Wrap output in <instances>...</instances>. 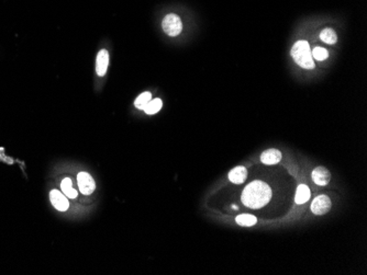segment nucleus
Here are the masks:
<instances>
[{
    "mask_svg": "<svg viewBox=\"0 0 367 275\" xmlns=\"http://www.w3.org/2000/svg\"><path fill=\"white\" fill-rule=\"evenodd\" d=\"M242 203L245 206L258 210L266 205L272 198V190L262 181H253L245 186L242 193Z\"/></svg>",
    "mask_w": 367,
    "mask_h": 275,
    "instance_id": "f257e3e1",
    "label": "nucleus"
},
{
    "mask_svg": "<svg viewBox=\"0 0 367 275\" xmlns=\"http://www.w3.org/2000/svg\"><path fill=\"white\" fill-rule=\"evenodd\" d=\"M291 56L300 67L304 69H312L315 67L310 45L306 41H298L295 43L293 50H291Z\"/></svg>",
    "mask_w": 367,
    "mask_h": 275,
    "instance_id": "f03ea898",
    "label": "nucleus"
},
{
    "mask_svg": "<svg viewBox=\"0 0 367 275\" xmlns=\"http://www.w3.org/2000/svg\"><path fill=\"white\" fill-rule=\"evenodd\" d=\"M162 26L164 32L169 35V37H177L183 30L182 20H180V18L177 15H175V13L167 15L164 18V20H163Z\"/></svg>",
    "mask_w": 367,
    "mask_h": 275,
    "instance_id": "7ed1b4c3",
    "label": "nucleus"
},
{
    "mask_svg": "<svg viewBox=\"0 0 367 275\" xmlns=\"http://www.w3.org/2000/svg\"><path fill=\"white\" fill-rule=\"evenodd\" d=\"M77 182L79 186V191L85 195H90L96 189L95 180L87 172H81L77 176Z\"/></svg>",
    "mask_w": 367,
    "mask_h": 275,
    "instance_id": "20e7f679",
    "label": "nucleus"
},
{
    "mask_svg": "<svg viewBox=\"0 0 367 275\" xmlns=\"http://www.w3.org/2000/svg\"><path fill=\"white\" fill-rule=\"evenodd\" d=\"M331 201L326 195H319L311 204V211L316 215H324L330 211Z\"/></svg>",
    "mask_w": 367,
    "mask_h": 275,
    "instance_id": "39448f33",
    "label": "nucleus"
},
{
    "mask_svg": "<svg viewBox=\"0 0 367 275\" xmlns=\"http://www.w3.org/2000/svg\"><path fill=\"white\" fill-rule=\"evenodd\" d=\"M50 199H51V203L53 204V206H54L57 211L65 212L68 210L69 203H68L67 196H66L64 193L62 194V192H60V191L52 190L50 192Z\"/></svg>",
    "mask_w": 367,
    "mask_h": 275,
    "instance_id": "423d86ee",
    "label": "nucleus"
},
{
    "mask_svg": "<svg viewBox=\"0 0 367 275\" xmlns=\"http://www.w3.org/2000/svg\"><path fill=\"white\" fill-rule=\"evenodd\" d=\"M96 70H97V75L100 77H104L106 73H107L108 69V64H109V53L107 50H101L98 55H97V59H96Z\"/></svg>",
    "mask_w": 367,
    "mask_h": 275,
    "instance_id": "0eeeda50",
    "label": "nucleus"
},
{
    "mask_svg": "<svg viewBox=\"0 0 367 275\" xmlns=\"http://www.w3.org/2000/svg\"><path fill=\"white\" fill-rule=\"evenodd\" d=\"M331 175L328 169L324 167H318L312 171V180L317 185H326L330 182Z\"/></svg>",
    "mask_w": 367,
    "mask_h": 275,
    "instance_id": "6e6552de",
    "label": "nucleus"
},
{
    "mask_svg": "<svg viewBox=\"0 0 367 275\" xmlns=\"http://www.w3.org/2000/svg\"><path fill=\"white\" fill-rule=\"evenodd\" d=\"M282 158V155L277 149H268L266 152H264L260 156V161L265 165H276L280 162Z\"/></svg>",
    "mask_w": 367,
    "mask_h": 275,
    "instance_id": "1a4fd4ad",
    "label": "nucleus"
},
{
    "mask_svg": "<svg viewBox=\"0 0 367 275\" xmlns=\"http://www.w3.org/2000/svg\"><path fill=\"white\" fill-rule=\"evenodd\" d=\"M229 180L234 184H241L247 178V170L244 167H236L229 172Z\"/></svg>",
    "mask_w": 367,
    "mask_h": 275,
    "instance_id": "9d476101",
    "label": "nucleus"
},
{
    "mask_svg": "<svg viewBox=\"0 0 367 275\" xmlns=\"http://www.w3.org/2000/svg\"><path fill=\"white\" fill-rule=\"evenodd\" d=\"M309 198H310V190H309L307 185L300 184L297 188V192H296V203L303 204L306 203Z\"/></svg>",
    "mask_w": 367,
    "mask_h": 275,
    "instance_id": "9b49d317",
    "label": "nucleus"
},
{
    "mask_svg": "<svg viewBox=\"0 0 367 275\" xmlns=\"http://www.w3.org/2000/svg\"><path fill=\"white\" fill-rule=\"evenodd\" d=\"M61 188H62V192H63L66 196L69 198H76L77 197V191L73 189V183L72 180L69 178H65L61 183Z\"/></svg>",
    "mask_w": 367,
    "mask_h": 275,
    "instance_id": "f8f14e48",
    "label": "nucleus"
},
{
    "mask_svg": "<svg viewBox=\"0 0 367 275\" xmlns=\"http://www.w3.org/2000/svg\"><path fill=\"white\" fill-rule=\"evenodd\" d=\"M162 105H163V102L161 99H154L150 101L149 103L145 105V108L143 110L147 114L152 115V114L157 113L158 111L162 109Z\"/></svg>",
    "mask_w": 367,
    "mask_h": 275,
    "instance_id": "ddd939ff",
    "label": "nucleus"
},
{
    "mask_svg": "<svg viewBox=\"0 0 367 275\" xmlns=\"http://www.w3.org/2000/svg\"><path fill=\"white\" fill-rule=\"evenodd\" d=\"M151 100H152V93L151 92L145 91L143 93H141V95L135 99V102H134L135 108H138L140 110H143L145 108V105H147Z\"/></svg>",
    "mask_w": 367,
    "mask_h": 275,
    "instance_id": "4468645a",
    "label": "nucleus"
},
{
    "mask_svg": "<svg viewBox=\"0 0 367 275\" xmlns=\"http://www.w3.org/2000/svg\"><path fill=\"white\" fill-rule=\"evenodd\" d=\"M236 220L238 225L244 226V227H251V226L255 225L256 221H258L255 216L249 215V214H242L240 216H237Z\"/></svg>",
    "mask_w": 367,
    "mask_h": 275,
    "instance_id": "2eb2a0df",
    "label": "nucleus"
},
{
    "mask_svg": "<svg viewBox=\"0 0 367 275\" xmlns=\"http://www.w3.org/2000/svg\"><path fill=\"white\" fill-rule=\"evenodd\" d=\"M320 39L326 44H334L338 41L337 33L332 29H324L320 34Z\"/></svg>",
    "mask_w": 367,
    "mask_h": 275,
    "instance_id": "dca6fc26",
    "label": "nucleus"
},
{
    "mask_svg": "<svg viewBox=\"0 0 367 275\" xmlns=\"http://www.w3.org/2000/svg\"><path fill=\"white\" fill-rule=\"evenodd\" d=\"M312 54V59H316L317 60H324L328 59L329 56V52L325 50L324 47H316L315 50L311 52Z\"/></svg>",
    "mask_w": 367,
    "mask_h": 275,
    "instance_id": "f3484780",
    "label": "nucleus"
},
{
    "mask_svg": "<svg viewBox=\"0 0 367 275\" xmlns=\"http://www.w3.org/2000/svg\"><path fill=\"white\" fill-rule=\"evenodd\" d=\"M232 208H234V210H237V208H238V207H237V205H233V206H232Z\"/></svg>",
    "mask_w": 367,
    "mask_h": 275,
    "instance_id": "a211bd4d",
    "label": "nucleus"
}]
</instances>
